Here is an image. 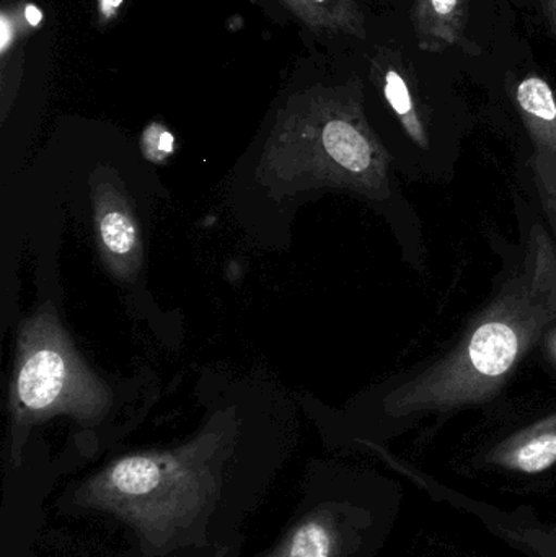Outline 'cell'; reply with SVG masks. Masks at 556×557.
Wrapping results in <instances>:
<instances>
[{"mask_svg":"<svg viewBox=\"0 0 556 557\" xmlns=\"http://www.w3.org/2000/svg\"><path fill=\"white\" fill-rule=\"evenodd\" d=\"M228 455L225 431L183 447L116 458L77 487L81 509L110 513L146 546L163 548L214 506Z\"/></svg>","mask_w":556,"mask_h":557,"instance_id":"obj_1","label":"cell"},{"mask_svg":"<svg viewBox=\"0 0 556 557\" xmlns=\"http://www.w3.org/2000/svg\"><path fill=\"white\" fill-rule=\"evenodd\" d=\"M387 150L369 126L359 82L316 88L281 113L260 163L274 185L339 186L371 198L388 193Z\"/></svg>","mask_w":556,"mask_h":557,"instance_id":"obj_2","label":"cell"},{"mask_svg":"<svg viewBox=\"0 0 556 557\" xmlns=\"http://www.w3.org/2000/svg\"><path fill=\"white\" fill-rule=\"evenodd\" d=\"M556 317V257L545 240L535 242L526 268L506 285L466 343L424 375L395 392L388 408L397 412L453 408L490 395Z\"/></svg>","mask_w":556,"mask_h":557,"instance_id":"obj_3","label":"cell"},{"mask_svg":"<svg viewBox=\"0 0 556 557\" xmlns=\"http://www.w3.org/2000/svg\"><path fill=\"white\" fill-rule=\"evenodd\" d=\"M110 405V389L85 366L54 311L46 308L23 323L13 386L16 425L28 428L58 414L87 424Z\"/></svg>","mask_w":556,"mask_h":557,"instance_id":"obj_4","label":"cell"},{"mask_svg":"<svg viewBox=\"0 0 556 557\" xmlns=\"http://www.w3.org/2000/svg\"><path fill=\"white\" fill-rule=\"evenodd\" d=\"M359 546L358 510L330 503L304 513L263 557H353Z\"/></svg>","mask_w":556,"mask_h":557,"instance_id":"obj_5","label":"cell"},{"mask_svg":"<svg viewBox=\"0 0 556 557\" xmlns=\"http://www.w3.org/2000/svg\"><path fill=\"white\" fill-rule=\"evenodd\" d=\"M94 202L98 244L104 263L114 276L134 277L143 260V245L131 202L111 182L98 183Z\"/></svg>","mask_w":556,"mask_h":557,"instance_id":"obj_6","label":"cell"},{"mask_svg":"<svg viewBox=\"0 0 556 557\" xmlns=\"http://www.w3.org/2000/svg\"><path fill=\"white\" fill-rule=\"evenodd\" d=\"M372 77L381 88L385 101L400 121L407 136L421 149L428 147V127L424 108L418 97L413 65L400 51L384 48L372 59Z\"/></svg>","mask_w":556,"mask_h":557,"instance_id":"obj_7","label":"cell"},{"mask_svg":"<svg viewBox=\"0 0 556 557\" xmlns=\"http://www.w3.org/2000/svg\"><path fill=\"white\" fill-rule=\"evenodd\" d=\"M470 0H413L411 25L420 51L441 54L467 49Z\"/></svg>","mask_w":556,"mask_h":557,"instance_id":"obj_8","label":"cell"},{"mask_svg":"<svg viewBox=\"0 0 556 557\" xmlns=\"http://www.w3.org/2000/svg\"><path fill=\"white\" fill-rule=\"evenodd\" d=\"M516 107L542 162L556 165V94L541 75L529 74L512 88Z\"/></svg>","mask_w":556,"mask_h":557,"instance_id":"obj_9","label":"cell"},{"mask_svg":"<svg viewBox=\"0 0 556 557\" xmlns=\"http://www.w3.org/2000/svg\"><path fill=\"white\" fill-rule=\"evenodd\" d=\"M493 463L522 474H541L551 470L556 463V414L496 448L492 457Z\"/></svg>","mask_w":556,"mask_h":557,"instance_id":"obj_10","label":"cell"},{"mask_svg":"<svg viewBox=\"0 0 556 557\" xmlns=\"http://www.w3.org/2000/svg\"><path fill=\"white\" fill-rule=\"evenodd\" d=\"M284 2H286V5L289 7L293 12L300 15L304 22L309 23V25L316 26V28L333 29L329 16H326L322 10L317 9L310 0H284ZM333 32H335V29H333Z\"/></svg>","mask_w":556,"mask_h":557,"instance_id":"obj_11","label":"cell"},{"mask_svg":"<svg viewBox=\"0 0 556 557\" xmlns=\"http://www.w3.org/2000/svg\"><path fill=\"white\" fill-rule=\"evenodd\" d=\"M542 9H544L545 16H547L551 28L554 29L556 35V0H541Z\"/></svg>","mask_w":556,"mask_h":557,"instance_id":"obj_12","label":"cell"},{"mask_svg":"<svg viewBox=\"0 0 556 557\" xmlns=\"http://www.w3.org/2000/svg\"><path fill=\"white\" fill-rule=\"evenodd\" d=\"M26 16H28L29 22H32V25H36V23L41 20V13L38 12V10L35 9V7H28V12H26Z\"/></svg>","mask_w":556,"mask_h":557,"instance_id":"obj_13","label":"cell"},{"mask_svg":"<svg viewBox=\"0 0 556 557\" xmlns=\"http://www.w3.org/2000/svg\"><path fill=\"white\" fill-rule=\"evenodd\" d=\"M552 350H554V356H555V359H556V336L552 337Z\"/></svg>","mask_w":556,"mask_h":557,"instance_id":"obj_14","label":"cell"}]
</instances>
